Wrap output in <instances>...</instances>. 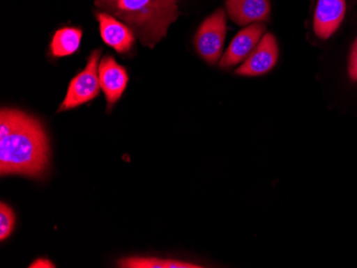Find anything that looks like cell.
<instances>
[{
  "label": "cell",
  "mask_w": 357,
  "mask_h": 268,
  "mask_svg": "<svg viewBox=\"0 0 357 268\" xmlns=\"http://www.w3.org/2000/svg\"><path fill=\"white\" fill-rule=\"evenodd\" d=\"M50 164L47 136L39 120L11 108L0 113V175L41 178Z\"/></svg>",
  "instance_id": "6da1fadb"
},
{
  "label": "cell",
  "mask_w": 357,
  "mask_h": 268,
  "mask_svg": "<svg viewBox=\"0 0 357 268\" xmlns=\"http://www.w3.org/2000/svg\"><path fill=\"white\" fill-rule=\"evenodd\" d=\"M94 5L126 24L150 49L167 36L180 14L178 0H94Z\"/></svg>",
  "instance_id": "7a4b0ae2"
},
{
  "label": "cell",
  "mask_w": 357,
  "mask_h": 268,
  "mask_svg": "<svg viewBox=\"0 0 357 268\" xmlns=\"http://www.w3.org/2000/svg\"><path fill=\"white\" fill-rule=\"evenodd\" d=\"M102 49L92 52L85 69L75 76L70 83L67 94L60 105L58 113L73 109L96 99L100 93L101 84L99 77V61Z\"/></svg>",
  "instance_id": "3957f363"
},
{
  "label": "cell",
  "mask_w": 357,
  "mask_h": 268,
  "mask_svg": "<svg viewBox=\"0 0 357 268\" xmlns=\"http://www.w3.org/2000/svg\"><path fill=\"white\" fill-rule=\"evenodd\" d=\"M226 30V13L224 10L218 9L202 22L195 36L196 49L208 65H215L220 61Z\"/></svg>",
  "instance_id": "277c9868"
},
{
  "label": "cell",
  "mask_w": 357,
  "mask_h": 268,
  "mask_svg": "<svg viewBox=\"0 0 357 268\" xmlns=\"http://www.w3.org/2000/svg\"><path fill=\"white\" fill-rule=\"evenodd\" d=\"M266 33V27L264 23L252 24L243 28L220 58V67L227 69L243 63L256 49Z\"/></svg>",
  "instance_id": "5b68a950"
},
{
  "label": "cell",
  "mask_w": 357,
  "mask_h": 268,
  "mask_svg": "<svg viewBox=\"0 0 357 268\" xmlns=\"http://www.w3.org/2000/svg\"><path fill=\"white\" fill-rule=\"evenodd\" d=\"M278 56V40L272 33H266L248 59L238 68L236 74L248 77L264 75L276 65Z\"/></svg>",
  "instance_id": "8992f818"
},
{
  "label": "cell",
  "mask_w": 357,
  "mask_h": 268,
  "mask_svg": "<svg viewBox=\"0 0 357 268\" xmlns=\"http://www.w3.org/2000/svg\"><path fill=\"white\" fill-rule=\"evenodd\" d=\"M96 17L99 22L100 33L105 44L119 54L131 52L136 41L135 33L131 28L101 10L96 12Z\"/></svg>",
  "instance_id": "52a82bcc"
},
{
  "label": "cell",
  "mask_w": 357,
  "mask_h": 268,
  "mask_svg": "<svg viewBox=\"0 0 357 268\" xmlns=\"http://www.w3.org/2000/svg\"><path fill=\"white\" fill-rule=\"evenodd\" d=\"M99 77L102 91L105 94L107 102V110H110L126 91L128 83V73L115 58L105 56L100 61Z\"/></svg>",
  "instance_id": "ba28073f"
},
{
  "label": "cell",
  "mask_w": 357,
  "mask_h": 268,
  "mask_svg": "<svg viewBox=\"0 0 357 268\" xmlns=\"http://www.w3.org/2000/svg\"><path fill=\"white\" fill-rule=\"evenodd\" d=\"M346 0H318L314 15V31L321 40L332 37L346 15Z\"/></svg>",
  "instance_id": "9c48e42d"
},
{
  "label": "cell",
  "mask_w": 357,
  "mask_h": 268,
  "mask_svg": "<svg viewBox=\"0 0 357 268\" xmlns=\"http://www.w3.org/2000/svg\"><path fill=\"white\" fill-rule=\"evenodd\" d=\"M226 7L229 19L243 27L270 19V0H227Z\"/></svg>",
  "instance_id": "30bf717a"
},
{
  "label": "cell",
  "mask_w": 357,
  "mask_h": 268,
  "mask_svg": "<svg viewBox=\"0 0 357 268\" xmlns=\"http://www.w3.org/2000/svg\"><path fill=\"white\" fill-rule=\"evenodd\" d=\"M83 30L79 28L66 27L57 30L52 40L51 51L54 57L73 55L79 49Z\"/></svg>",
  "instance_id": "8fae6325"
},
{
  "label": "cell",
  "mask_w": 357,
  "mask_h": 268,
  "mask_svg": "<svg viewBox=\"0 0 357 268\" xmlns=\"http://www.w3.org/2000/svg\"><path fill=\"white\" fill-rule=\"evenodd\" d=\"M122 268H200L202 266L178 260L160 259L154 257H130L118 261Z\"/></svg>",
  "instance_id": "7c38bea8"
},
{
  "label": "cell",
  "mask_w": 357,
  "mask_h": 268,
  "mask_svg": "<svg viewBox=\"0 0 357 268\" xmlns=\"http://www.w3.org/2000/svg\"><path fill=\"white\" fill-rule=\"evenodd\" d=\"M14 227H15V214L9 205L1 202L0 204V241H6L11 235Z\"/></svg>",
  "instance_id": "4fadbf2b"
},
{
  "label": "cell",
  "mask_w": 357,
  "mask_h": 268,
  "mask_svg": "<svg viewBox=\"0 0 357 268\" xmlns=\"http://www.w3.org/2000/svg\"><path fill=\"white\" fill-rule=\"evenodd\" d=\"M349 76L352 81H357V38L351 49L349 57Z\"/></svg>",
  "instance_id": "5bb4252c"
},
{
  "label": "cell",
  "mask_w": 357,
  "mask_h": 268,
  "mask_svg": "<svg viewBox=\"0 0 357 268\" xmlns=\"http://www.w3.org/2000/svg\"><path fill=\"white\" fill-rule=\"evenodd\" d=\"M29 267H55V265L50 260L39 259L35 263H32Z\"/></svg>",
  "instance_id": "9a60e30c"
}]
</instances>
